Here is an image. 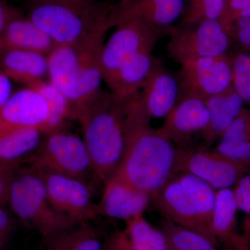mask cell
<instances>
[{
	"instance_id": "1",
	"label": "cell",
	"mask_w": 250,
	"mask_h": 250,
	"mask_svg": "<svg viewBox=\"0 0 250 250\" xmlns=\"http://www.w3.org/2000/svg\"><path fill=\"white\" fill-rule=\"evenodd\" d=\"M150 121L139 93L126 104L124 153L111 179L152 197L173 174L177 147Z\"/></svg>"
},
{
	"instance_id": "2",
	"label": "cell",
	"mask_w": 250,
	"mask_h": 250,
	"mask_svg": "<svg viewBox=\"0 0 250 250\" xmlns=\"http://www.w3.org/2000/svg\"><path fill=\"white\" fill-rule=\"evenodd\" d=\"M115 5L98 0L42 1L30 4L28 18L58 45L95 50L103 48L105 34L116 27Z\"/></svg>"
},
{
	"instance_id": "3",
	"label": "cell",
	"mask_w": 250,
	"mask_h": 250,
	"mask_svg": "<svg viewBox=\"0 0 250 250\" xmlns=\"http://www.w3.org/2000/svg\"><path fill=\"white\" fill-rule=\"evenodd\" d=\"M126 104L102 90L77 118L82 125L94 174L104 184L113 177L124 153Z\"/></svg>"
},
{
	"instance_id": "4",
	"label": "cell",
	"mask_w": 250,
	"mask_h": 250,
	"mask_svg": "<svg viewBox=\"0 0 250 250\" xmlns=\"http://www.w3.org/2000/svg\"><path fill=\"white\" fill-rule=\"evenodd\" d=\"M215 191L196 176L179 172L172 174L152 198L166 220L200 233L218 246L212 229Z\"/></svg>"
},
{
	"instance_id": "5",
	"label": "cell",
	"mask_w": 250,
	"mask_h": 250,
	"mask_svg": "<svg viewBox=\"0 0 250 250\" xmlns=\"http://www.w3.org/2000/svg\"><path fill=\"white\" fill-rule=\"evenodd\" d=\"M102 49L81 50L58 45L47 56L49 81L66 98L71 118L77 120L103 90Z\"/></svg>"
},
{
	"instance_id": "6",
	"label": "cell",
	"mask_w": 250,
	"mask_h": 250,
	"mask_svg": "<svg viewBox=\"0 0 250 250\" xmlns=\"http://www.w3.org/2000/svg\"><path fill=\"white\" fill-rule=\"evenodd\" d=\"M8 202L15 214L47 242L79 224L54 209L42 179L33 169L15 172Z\"/></svg>"
},
{
	"instance_id": "7",
	"label": "cell",
	"mask_w": 250,
	"mask_h": 250,
	"mask_svg": "<svg viewBox=\"0 0 250 250\" xmlns=\"http://www.w3.org/2000/svg\"><path fill=\"white\" fill-rule=\"evenodd\" d=\"M45 135L30 159L33 168L84 182L90 174H94L91 159L83 139L62 129Z\"/></svg>"
},
{
	"instance_id": "8",
	"label": "cell",
	"mask_w": 250,
	"mask_h": 250,
	"mask_svg": "<svg viewBox=\"0 0 250 250\" xmlns=\"http://www.w3.org/2000/svg\"><path fill=\"white\" fill-rule=\"evenodd\" d=\"M116 27L100 53L103 81L108 88L125 62L140 52H152L164 32L138 19L125 21Z\"/></svg>"
},
{
	"instance_id": "9",
	"label": "cell",
	"mask_w": 250,
	"mask_h": 250,
	"mask_svg": "<svg viewBox=\"0 0 250 250\" xmlns=\"http://www.w3.org/2000/svg\"><path fill=\"white\" fill-rule=\"evenodd\" d=\"M170 34L167 52L180 64L190 59L225 55L231 45V36L219 20L172 28Z\"/></svg>"
},
{
	"instance_id": "10",
	"label": "cell",
	"mask_w": 250,
	"mask_h": 250,
	"mask_svg": "<svg viewBox=\"0 0 250 250\" xmlns=\"http://www.w3.org/2000/svg\"><path fill=\"white\" fill-rule=\"evenodd\" d=\"M179 172L193 174L218 190L236 186L243 176L249 173L250 166L233 161L213 149L177 147L173 174Z\"/></svg>"
},
{
	"instance_id": "11",
	"label": "cell",
	"mask_w": 250,
	"mask_h": 250,
	"mask_svg": "<svg viewBox=\"0 0 250 250\" xmlns=\"http://www.w3.org/2000/svg\"><path fill=\"white\" fill-rule=\"evenodd\" d=\"M181 65L179 98L193 96L206 100L231 86L232 69L228 54L190 59Z\"/></svg>"
},
{
	"instance_id": "12",
	"label": "cell",
	"mask_w": 250,
	"mask_h": 250,
	"mask_svg": "<svg viewBox=\"0 0 250 250\" xmlns=\"http://www.w3.org/2000/svg\"><path fill=\"white\" fill-rule=\"evenodd\" d=\"M33 170L42 179L51 205L61 214L77 223L89 222L98 215V205L92 202L86 182L54 172Z\"/></svg>"
},
{
	"instance_id": "13",
	"label": "cell",
	"mask_w": 250,
	"mask_h": 250,
	"mask_svg": "<svg viewBox=\"0 0 250 250\" xmlns=\"http://www.w3.org/2000/svg\"><path fill=\"white\" fill-rule=\"evenodd\" d=\"M49 109L43 97L27 88L11 95L0 106V135L22 129L48 132Z\"/></svg>"
},
{
	"instance_id": "14",
	"label": "cell",
	"mask_w": 250,
	"mask_h": 250,
	"mask_svg": "<svg viewBox=\"0 0 250 250\" xmlns=\"http://www.w3.org/2000/svg\"><path fill=\"white\" fill-rule=\"evenodd\" d=\"M209 121V113L205 101L193 96H183L165 118L161 129L178 148L185 144L195 133L203 131Z\"/></svg>"
},
{
	"instance_id": "15",
	"label": "cell",
	"mask_w": 250,
	"mask_h": 250,
	"mask_svg": "<svg viewBox=\"0 0 250 250\" xmlns=\"http://www.w3.org/2000/svg\"><path fill=\"white\" fill-rule=\"evenodd\" d=\"M185 0H120L115 6L116 27L138 19L160 30L170 32V26L184 14Z\"/></svg>"
},
{
	"instance_id": "16",
	"label": "cell",
	"mask_w": 250,
	"mask_h": 250,
	"mask_svg": "<svg viewBox=\"0 0 250 250\" xmlns=\"http://www.w3.org/2000/svg\"><path fill=\"white\" fill-rule=\"evenodd\" d=\"M178 80L156 62L139 93L145 109L150 118H166L179 100Z\"/></svg>"
},
{
	"instance_id": "17",
	"label": "cell",
	"mask_w": 250,
	"mask_h": 250,
	"mask_svg": "<svg viewBox=\"0 0 250 250\" xmlns=\"http://www.w3.org/2000/svg\"><path fill=\"white\" fill-rule=\"evenodd\" d=\"M151 195L127 184L110 179L104 184L101 202L98 205V214L125 221L143 214Z\"/></svg>"
},
{
	"instance_id": "18",
	"label": "cell",
	"mask_w": 250,
	"mask_h": 250,
	"mask_svg": "<svg viewBox=\"0 0 250 250\" xmlns=\"http://www.w3.org/2000/svg\"><path fill=\"white\" fill-rule=\"evenodd\" d=\"M238 208L234 191L231 188L215 191L214 207L212 214V229L219 244L225 250H250L237 229Z\"/></svg>"
},
{
	"instance_id": "19",
	"label": "cell",
	"mask_w": 250,
	"mask_h": 250,
	"mask_svg": "<svg viewBox=\"0 0 250 250\" xmlns=\"http://www.w3.org/2000/svg\"><path fill=\"white\" fill-rule=\"evenodd\" d=\"M58 45L29 18L15 16L0 36V52L21 49L48 56Z\"/></svg>"
},
{
	"instance_id": "20",
	"label": "cell",
	"mask_w": 250,
	"mask_h": 250,
	"mask_svg": "<svg viewBox=\"0 0 250 250\" xmlns=\"http://www.w3.org/2000/svg\"><path fill=\"white\" fill-rule=\"evenodd\" d=\"M0 71L29 88L48 76V58L32 51H3L0 52Z\"/></svg>"
},
{
	"instance_id": "21",
	"label": "cell",
	"mask_w": 250,
	"mask_h": 250,
	"mask_svg": "<svg viewBox=\"0 0 250 250\" xmlns=\"http://www.w3.org/2000/svg\"><path fill=\"white\" fill-rule=\"evenodd\" d=\"M205 101L209 113V121L201 133L205 147L208 148L221 138L244 107L245 103L232 85Z\"/></svg>"
},
{
	"instance_id": "22",
	"label": "cell",
	"mask_w": 250,
	"mask_h": 250,
	"mask_svg": "<svg viewBox=\"0 0 250 250\" xmlns=\"http://www.w3.org/2000/svg\"><path fill=\"white\" fill-rule=\"evenodd\" d=\"M158 61L151 52H141L120 69L109 89L118 102L126 103L140 93Z\"/></svg>"
},
{
	"instance_id": "23",
	"label": "cell",
	"mask_w": 250,
	"mask_h": 250,
	"mask_svg": "<svg viewBox=\"0 0 250 250\" xmlns=\"http://www.w3.org/2000/svg\"><path fill=\"white\" fill-rule=\"evenodd\" d=\"M213 150L250 166V109L243 107Z\"/></svg>"
},
{
	"instance_id": "24",
	"label": "cell",
	"mask_w": 250,
	"mask_h": 250,
	"mask_svg": "<svg viewBox=\"0 0 250 250\" xmlns=\"http://www.w3.org/2000/svg\"><path fill=\"white\" fill-rule=\"evenodd\" d=\"M37 129H22L0 135V163L12 165L15 161L35 152L42 140Z\"/></svg>"
},
{
	"instance_id": "25",
	"label": "cell",
	"mask_w": 250,
	"mask_h": 250,
	"mask_svg": "<svg viewBox=\"0 0 250 250\" xmlns=\"http://www.w3.org/2000/svg\"><path fill=\"white\" fill-rule=\"evenodd\" d=\"M125 222L124 231L131 250H172L162 230L153 227L143 214Z\"/></svg>"
},
{
	"instance_id": "26",
	"label": "cell",
	"mask_w": 250,
	"mask_h": 250,
	"mask_svg": "<svg viewBox=\"0 0 250 250\" xmlns=\"http://www.w3.org/2000/svg\"><path fill=\"white\" fill-rule=\"evenodd\" d=\"M47 243V250H104L98 231L88 222L77 224Z\"/></svg>"
},
{
	"instance_id": "27",
	"label": "cell",
	"mask_w": 250,
	"mask_h": 250,
	"mask_svg": "<svg viewBox=\"0 0 250 250\" xmlns=\"http://www.w3.org/2000/svg\"><path fill=\"white\" fill-rule=\"evenodd\" d=\"M29 88L41 94L48 105L50 116L47 134L62 129L65 120L70 118V106L63 94L50 81H41Z\"/></svg>"
},
{
	"instance_id": "28",
	"label": "cell",
	"mask_w": 250,
	"mask_h": 250,
	"mask_svg": "<svg viewBox=\"0 0 250 250\" xmlns=\"http://www.w3.org/2000/svg\"><path fill=\"white\" fill-rule=\"evenodd\" d=\"M161 230L172 250H217V246L208 238L169 220L163 222Z\"/></svg>"
},
{
	"instance_id": "29",
	"label": "cell",
	"mask_w": 250,
	"mask_h": 250,
	"mask_svg": "<svg viewBox=\"0 0 250 250\" xmlns=\"http://www.w3.org/2000/svg\"><path fill=\"white\" fill-rule=\"evenodd\" d=\"M227 0H189L181 26H190L206 21L219 20Z\"/></svg>"
},
{
	"instance_id": "30",
	"label": "cell",
	"mask_w": 250,
	"mask_h": 250,
	"mask_svg": "<svg viewBox=\"0 0 250 250\" xmlns=\"http://www.w3.org/2000/svg\"><path fill=\"white\" fill-rule=\"evenodd\" d=\"M231 57V85L245 104L250 106V54L240 52Z\"/></svg>"
},
{
	"instance_id": "31",
	"label": "cell",
	"mask_w": 250,
	"mask_h": 250,
	"mask_svg": "<svg viewBox=\"0 0 250 250\" xmlns=\"http://www.w3.org/2000/svg\"><path fill=\"white\" fill-rule=\"evenodd\" d=\"M233 191L237 208L244 215L242 238L245 243L250 247V172L238 181Z\"/></svg>"
},
{
	"instance_id": "32",
	"label": "cell",
	"mask_w": 250,
	"mask_h": 250,
	"mask_svg": "<svg viewBox=\"0 0 250 250\" xmlns=\"http://www.w3.org/2000/svg\"><path fill=\"white\" fill-rule=\"evenodd\" d=\"M15 172L12 165L0 163V205L8 202L11 182Z\"/></svg>"
},
{
	"instance_id": "33",
	"label": "cell",
	"mask_w": 250,
	"mask_h": 250,
	"mask_svg": "<svg viewBox=\"0 0 250 250\" xmlns=\"http://www.w3.org/2000/svg\"><path fill=\"white\" fill-rule=\"evenodd\" d=\"M104 250H131L126 239L124 230L116 231L108 238L106 245L104 247Z\"/></svg>"
},
{
	"instance_id": "34",
	"label": "cell",
	"mask_w": 250,
	"mask_h": 250,
	"mask_svg": "<svg viewBox=\"0 0 250 250\" xmlns=\"http://www.w3.org/2000/svg\"><path fill=\"white\" fill-rule=\"evenodd\" d=\"M11 228L12 225L9 215L0 205V250L2 249L9 238Z\"/></svg>"
},
{
	"instance_id": "35",
	"label": "cell",
	"mask_w": 250,
	"mask_h": 250,
	"mask_svg": "<svg viewBox=\"0 0 250 250\" xmlns=\"http://www.w3.org/2000/svg\"><path fill=\"white\" fill-rule=\"evenodd\" d=\"M11 79L0 71V106L6 103L11 95L12 85Z\"/></svg>"
},
{
	"instance_id": "36",
	"label": "cell",
	"mask_w": 250,
	"mask_h": 250,
	"mask_svg": "<svg viewBox=\"0 0 250 250\" xmlns=\"http://www.w3.org/2000/svg\"><path fill=\"white\" fill-rule=\"evenodd\" d=\"M17 15L0 0V36L4 32L10 21Z\"/></svg>"
},
{
	"instance_id": "37",
	"label": "cell",
	"mask_w": 250,
	"mask_h": 250,
	"mask_svg": "<svg viewBox=\"0 0 250 250\" xmlns=\"http://www.w3.org/2000/svg\"><path fill=\"white\" fill-rule=\"evenodd\" d=\"M27 1L29 4H34V3L42 2V1H69V0H24Z\"/></svg>"
},
{
	"instance_id": "38",
	"label": "cell",
	"mask_w": 250,
	"mask_h": 250,
	"mask_svg": "<svg viewBox=\"0 0 250 250\" xmlns=\"http://www.w3.org/2000/svg\"></svg>"
}]
</instances>
